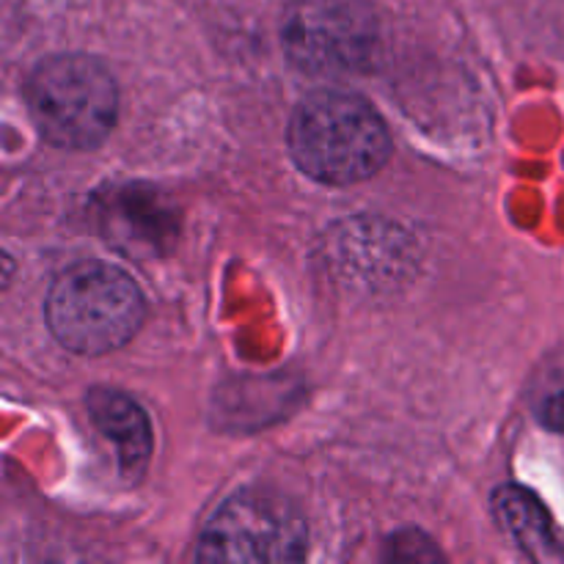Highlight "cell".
<instances>
[{"instance_id":"1","label":"cell","mask_w":564,"mask_h":564,"mask_svg":"<svg viewBox=\"0 0 564 564\" xmlns=\"http://www.w3.org/2000/svg\"><path fill=\"white\" fill-rule=\"evenodd\" d=\"M292 160L319 185H356L391 158V132L364 97L323 88L303 99L286 127Z\"/></svg>"},{"instance_id":"2","label":"cell","mask_w":564,"mask_h":564,"mask_svg":"<svg viewBox=\"0 0 564 564\" xmlns=\"http://www.w3.org/2000/svg\"><path fill=\"white\" fill-rule=\"evenodd\" d=\"M147 303L130 273L86 259L53 281L44 301L50 334L77 356H105L141 330Z\"/></svg>"},{"instance_id":"3","label":"cell","mask_w":564,"mask_h":564,"mask_svg":"<svg viewBox=\"0 0 564 564\" xmlns=\"http://www.w3.org/2000/svg\"><path fill=\"white\" fill-rule=\"evenodd\" d=\"M28 110L47 143L58 149H94L119 119L113 75L88 55H53L28 77Z\"/></svg>"},{"instance_id":"4","label":"cell","mask_w":564,"mask_h":564,"mask_svg":"<svg viewBox=\"0 0 564 564\" xmlns=\"http://www.w3.org/2000/svg\"><path fill=\"white\" fill-rule=\"evenodd\" d=\"M281 42L301 72L358 75L378 58L380 17L372 0H290Z\"/></svg>"},{"instance_id":"5","label":"cell","mask_w":564,"mask_h":564,"mask_svg":"<svg viewBox=\"0 0 564 564\" xmlns=\"http://www.w3.org/2000/svg\"><path fill=\"white\" fill-rule=\"evenodd\" d=\"M308 551V529L284 496L242 490L218 507L198 538L202 562H301Z\"/></svg>"},{"instance_id":"6","label":"cell","mask_w":564,"mask_h":564,"mask_svg":"<svg viewBox=\"0 0 564 564\" xmlns=\"http://www.w3.org/2000/svg\"><path fill=\"white\" fill-rule=\"evenodd\" d=\"M102 231L113 246L135 253H163L176 237V209L152 187H119L99 207Z\"/></svg>"},{"instance_id":"7","label":"cell","mask_w":564,"mask_h":564,"mask_svg":"<svg viewBox=\"0 0 564 564\" xmlns=\"http://www.w3.org/2000/svg\"><path fill=\"white\" fill-rule=\"evenodd\" d=\"M88 419L113 446L119 471L127 479L143 477L152 457V427L135 400L113 389H91L86 394Z\"/></svg>"},{"instance_id":"8","label":"cell","mask_w":564,"mask_h":564,"mask_svg":"<svg viewBox=\"0 0 564 564\" xmlns=\"http://www.w3.org/2000/svg\"><path fill=\"white\" fill-rule=\"evenodd\" d=\"M494 518L507 538L538 562L562 560V545L554 534V523L534 494L518 485H505L494 494Z\"/></svg>"},{"instance_id":"9","label":"cell","mask_w":564,"mask_h":564,"mask_svg":"<svg viewBox=\"0 0 564 564\" xmlns=\"http://www.w3.org/2000/svg\"><path fill=\"white\" fill-rule=\"evenodd\" d=\"M386 560H394V562H438L444 560L438 549H435L433 540L427 534L416 532H400L389 540L386 545Z\"/></svg>"},{"instance_id":"10","label":"cell","mask_w":564,"mask_h":564,"mask_svg":"<svg viewBox=\"0 0 564 564\" xmlns=\"http://www.w3.org/2000/svg\"><path fill=\"white\" fill-rule=\"evenodd\" d=\"M543 424L554 433H564V391L562 394H554L549 402L543 405Z\"/></svg>"}]
</instances>
